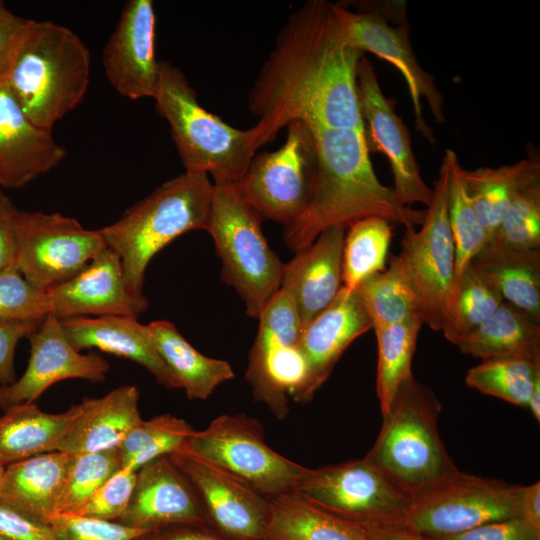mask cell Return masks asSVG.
Listing matches in <instances>:
<instances>
[{
  "label": "cell",
  "instance_id": "obj_1",
  "mask_svg": "<svg viewBox=\"0 0 540 540\" xmlns=\"http://www.w3.org/2000/svg\"><path fill=\"white\" fill-rule=\"evenodd\" d=\"M362 56L347 44L333 3L308 0L291 13L248 95L261 146L296 120L309 129L363 130L356 89Z\"/></svg>",
  "mask_w": 540,
  "mask_h": 540
},
{
  "label": "cell",
  "instance_id": "obj_2",
  "mask_svg": "<svg viewBox=\"0 0 540 540\" xmlns=\"http://www.w3.org/2000/svg\"><path fill=\"white\" fill-rule=\"evenodd\" d=\"M310 131L318 160L315 188L305 211L284 226L285 244L294 253L309 246L329 227L347 229L370 216L385 218L405 228L422 223L425 211L400 205L392 188L377 178L363 130Z\"/></svg>",
  "mask_w": 540,
  "mask_h": 540
},
{
  "label": "cell",
  "instance_id": "obj_3",
  "mask_svg": "<svg viewBox=\"0 0 540 540\" xmlns=\"http://www.w3.org/2000/svg\"><path fill=\"white\" fill-rule=\"evenodd\" d=\"M90 71V52L74 31L28 19L5 82L27 117L52 131L83 101Z\"/></svg>",
  "mask_w": 540,
  "mask_h": 540
},
{
  "label": "cell",
  "instance_id": "obj_4",
  "mask_svg": "<svg viewBox=\"0 0 540 540\" xmlns=\"http://www.w3.org/2000/svg\"><path fill=\"white\" fill-rule=\"evenodd\" d=\"M213 191L207 174L184 171L100 229L107 247L121 260L132 294L143 295L146 268L160 250L186 232L206 231Z\"/></svg>",
  "mask_w": 540,
  "mask_h": 540
},
{
  "label": "cell",
  "instance_id": "obj_5",
  "mask_svg": "<svg viewBox=\"0 0 540 540\" xmlns=\"http://www.w3.org/2000/svg\"><path fill=\"white\" fill-rule=\"evenodd\" d=\"M153 99L169 124L185 172L210 175L218 186L240 181L261 147L255 126L237 129L208 112L182 70L165 60Z\"/></svg>",
  "mask_w": 540,
  "mask_h": 540
},
{
  "label": "cell",
  "instance_id": "obj_6",
  "mask_svg": "<svg viewBox=\"0 0 540 540\" xmlns=\"http://www.w3.org/2000/svg\"><path fill=\"white\" fill-rule=\"evenodd\" d=\"M441 404L426 385L409 376L383 415L366 458L410 496L458 470L438 433Z\"/></svg>",
  "mask_w": 540,
  "mask_h": 540
},
{
  "label": "cell",
  "instance_id": "obj_7",
  "mask_svg": "<svg viewBox=\"0 0 540 540\" xmlns=\"http://www.w3.org/2000/svg\"><path fill=\"white\" fill-rule=\"evenodd\" d=\"M263 219L233 185H214L206 231L221 260V279L243 300L246 314L256 319L280 289L284 266L266 241Z\"/></svg>",
  "mask_w": 540,
  "mask_h": 540
},
{
  "label": "cell",
  "instance_id": "obj_8",
  "mask_svg": "<svg viewBox=\"0 0 540 540\" xmlns=\"http://www.w3.org/2000/svg\"><path fill=\"white\" fill-rule=\"evenodd\" d=\"M447 149L419 229L406 228L395 262L414 294L423 324L441 330L455 270V247L449 213L451 160Z\"/></svg>",
  "mask_w": 540,
  "mask_h": 540
},
{
  "label": "cell",
  "instance_id": "obj_9",
  "mask_svg": "<svg viewBox=\"0 0 540 540\" xmlns=\"http://www.w3.org/2000/svg\"><path fill=\"white\" fill-rule=\"evenodd\" d=\"M524 486L459 470L411 495L405 525L427 538L521 517Z\"/></svg>",
  "mask_w": 540,
  "mask_h": 540
},
{
  "label": "cell",
  "instance_id": "obj_10",
  "mask_svg": "<svg viewBox=\"0 0 540 540\" xmlns=\"http://www.w3.org/2000/svg\"><path fill=\"white\" fill-rule=\"evenodd\" d=\"M182 449L221 468L266 498L294 491L310 468L267 445L261 423L246 415H221L196 431Z\"/></svg>",
  "mask_w": 540,
  "mask_h": 540
},
{
  "label": "cell",
  "instance_id": "obj_11",
  "mask_svg": "<svg viewBox=\"0 0 540 540\" xmlns=\"http://www.w3.org/2000/svg\"><path fill=\"white\" fill-rule=\"evenodd\" d=\"M284 144L256 153L240 181L238 194L263 218L284 226L307 208L316 183L318 160L312 133L299 120L287 126Z\"/></svg>",
  "mask_w": 540,
  "mask_h": 540
},
{
  "label": "cell",
  "instance_id": "obj_12",
  "mask_svg": "<svg viewBox=\"0 0 540 540\" xmlns=\"http://www.w3.org/2000/svg\"><path fill=\"white\" fill-rule=\"evenodd\" d=\"M258 320L245 378L255 399L282 419L288 413V396L302 403L308 376L297 345L301 320L293 298L281 288L267 302Z\"/></svg>",
  "mask_w": 540,
  "mask_h": 540
},
{
  "label": "cell",
  "instance_id": "obj_13",
  "mask_svg": "<svg viewBox=\"0 0 540 540\" xmlns=\"http://www.w3.org/2000/svg\"><path fill=\"white\" fill-rule=\"evenodd\" d=\"M396 5L361 4L359 9L352 11L344 4L333 3L347 44L388 61L401 72L413 105L415 129L435 144L433 131L424 120L421 101L425 99L436 122L443 123V96L433 76L421 67L415 56L405 14L398 21L390 20Z\"/></svg>",
  "mask_w": 540,
  "mask_h": 540
},
{
  "label": "cell",
  "instance_id": "obj_14",
  "mask_svg": "<svg viewBox=\"0 0 540 540\" xmlns=\"http://www.w3.org/2000/svg\"><path fill=\"white\" fill-rule=\"evenodd\" d=\"M360 526L404 524L411 496L366 457L311 469L294 490Z\"/></svg>",
  "mask_w": 540,
  "mask_h": 540
},
{
  "label": "cell",
  "instance_id": "obj_15",
  "mask_svg": "<svg viewBox=\"0 0 540 540\" xmlns=\"http://www.w3.org/2000/svg\"><path fill=\"white\" fill-rule=\"evenodd\" d=\"M16 231L15 265L43 292L74 277L107 247L100 229H86L61 213L18 210Z\"/></svg>",
  "mask_w": 540,
  "mask_h": 540
},
{
  "label": "cell",
  "instance_id": "obj_16",
  "mask_svg": "<svg viewBox=\"0 0 540 540\" xmlns=\"http://www.w3.org/2000/svg\"><path fill=\"white\" fill-rule=\"evenodd\" d=\"M356 89L367 149L387 156L396 200L405 207L413 203L427 206L432 189L421 177L409 131L396 114L393 100L383 94L374 67L364 55L357 67Z\"/></svg>",
  "mask_w": 540,
  "mask_h": 540
},
{
  "label": "cell",
  "instance_id": "obj_17",
  "mask_svg": "<svg viewBox=\"0 0 540 540\" xmlns=\"http://www.w3.org/2000/svg\"><path fill=\"white\" fill-rule=\"evenodd\" d=\"M194 487L207 517L231 540L265 537L268 498L180 448L169 454Z\"/></svg>",
  "mask_w": 540,
  "mask_h": 540
},
{
  "label": "cell",
  "instance_id": "obj_18",
  "mask_svg": "<svg viewBox=\"0 0 540 540\" xmlns=\"http://www.w3.org/2000/svg\"><path fill=\"white\" fill-rule=\"evenodd\" d=\"M30 359L19 380L0 385V409L35 402L53 384L71 378L102 382L110 365L97 354H82L68 342L61 321L49 313L29 337Z\"/></svg>",
  "mask_w": 540,
  "mask_h": 540
},
{
  "label": "cell",
  "instance_id": "obj_19",
  "mask_svg": "<svg viewBox=\"0 0 540 540\" xmlns=\"http://www.w3.org/2000/svg\"><path fill=\"white\" fill-rule=\"evenodd\" d=\"M156 16L151 0H129L103 50L105 76L120 95L153 98L160 61L155 57Z\"/></svg>",
  "mask_w": 540,
  "mask_h": 540
},
{
  "label": "cell",
  "instance_id": "obj_20",
  "mask_svg": "<svg viewBox=\"0 0 540 540\" xmlns=\"http://www.w3.org/2000/svg\"><path fill=\"white\" fill-rule=\"evenodd\" d=\"M45 293L50 313L60 320L91 315L137 318L148 308L144 295L128 290L121 260L109 247L74 277Z\"/></svg>",
  "mask_w": 540,
  "mask_h": 540
},
{
  "label": "cell",
  "instance_id": "obj_21",
  "mask_svg": "<svg viewBox=\"0 0 540 540\" xmlns=\"http://www.w3.org/2000/svg\"><path fill=\"white\" fill-rule=\"evenodd\" d=\"M116 522L148 531L176 524H207L208 517L190 481L164 455L137 470L128 507Z\"/></svg>",
  "mask_w": 540,
  "mask_h": 540
},
{
  "label": "cell",
  "instance_id": "obj_22",
  "mask_svg": "<svg viewBox=\"0 0 540 540\" xmlns=\"http://www.w3.org/2000/svg\"><path fill=\"white\" fill-rule=\"evenodd\" d=\"M371 329L372 321L359 290L342 286L300 335L297 345L308 369L302 403L313 398L348 346Z\"/></svg>",
  "mask_w": 540,
  "mask_h": 540
},
{
  "label": "cell",
  "instance_id": "obj_23",
  "mask_svg": "<svg viewBox=\"0 0 540 540\" xmlns=\"http://www.w3.org/2000/svg\"><path fill=\"white\" fill-rule=\"evenodd\" d=\"M66 150L33 123L6 82L0 83V189H18L58 166Z\"/></svg>",
  "mask_w": 540,
  "mask_h": 540
},
{
  "label": "cell",
  "instance_id": "obj_24",
  "mask_svg": "<svg viewBox=\"0 0 540 540\" xmlns=\"http://www.w3.org/2000/svg\"><path fill=\"white\" fill-rule=\"evenodd\" d=\"M346 229L332 226L284 263L281 289L293 298L302 330L337 296L342 287V250Z\"/></svg>",
  "mask_w": 540,
  "mask_h": 540
},
{
  "label": "cell",
  "instance_id": "obj_25",
  "mask_svg": "<svg viewBox=\"0 0 540 540\" xmlns=\"http://www.w3.org/2000/svg\"><path fill=\"white\" fill-rule=\"evenodd\" d=\"M68 342L77 351L97 348L130 359L146 368L168 389L181 388L180 382L162 360L148 326L130 316L108 315L60 320Z\"/></svg>",
  "mask_w": 540,
  "mask_h": 540
},
{
  "label": "cell",
  "instance_id": "obj_26",
  "mask_svg": "<svg viewBox=\"0 0 540 540\" xmlns=\"http://www.w3.org/2000/svg\"><path fill=\"white\" fill-rule=\"evenodd\" d=\"M138 402L139 391L132 385L115 388L100 398L83 399L58 451L76 456L119 448L143 420Z\"/></svg>",
  "mask_w": 540,
  "mask_h": 540
},
{
  "label": "cell",
  "instance_id": "obj_27",
  "mask_svg": "<svg viewBox=\"0 0 540 540\" xmlns=\"http://www.w3.org/2000/svg\"><path fill=\"white\" fill-rule=\"evenodd\" d=\"M72 458L73 455L55 451L7 465L0 505L46 524L54 515Z\"/></svg>",
  "mask_w": 540,
  "mask_h": 540
},
{
  "label": "cell",
  "instance_id": "obj_28",
  "mask_svg": "<svg viewBox=\"0 0 540 540\" xmlns=\"http://www.w3.org/2000/svg\"><path fill=\"white\" fill-rule=\"evenodd\" d=\"M80 404L62 413H46L34 403L12 405L0 416V462L11 463L55 452L80 412Z\"/></svg>",
  "mask_w": 540,
  "mask_h": 540
},
{
  "label": "cell",
  "instance_id": "obj_29",
  "mask_svg": "<svg viewBox=\"0 0 540 540\" xmlns=\"http://www.w3.org/2000/svg\"><path fill=\"white\" fill-rule=\"evenodd\" d=\"M265 537L274 540H367L359 525L295 491L268 498Z\"/></svg>",
  "mask_w": 540,
  "mask_h": 540
},
{
  "label": "cell",
  "instance_id": "obj_30",
  "mask_svg": "<svg viewBox=\"0 0 540 540\" xmlns=\"http://www.w3.org/2000/svg\"><path fill=\"white\" fill-rule=\"evenodd\" d=\"M471 265L505 302L540 321V249L518 251L487 245Z\"/></svg>",
  "mask_w": 540,
  "mask_h": 540
},
{
  "label": "cell",
  "instance_id": "obj_31",
  "mask_svg": "<svg viewBox=\"0 0 540 540\" xmlns=\"http://www.w3.org/2000/svg\"><path fill=\"white\" fill-rule=\"evenodd\" d=\"M147 326L157 352L189 399L206 400L217 386L234 378L228 362L201 354L173 323L157 320Z\"/></svg>",
  "mask_w": 540,
  "mask_h": 540
},
{
  "label": "cell",
  "instance_id": "obj_32",
  "mask_svg": "<svg viewBox=\"0 0 540 540\" xmlns=\"http://www.w3.org/2000/svg\"><path fill=\"white\" fill-rule=\"evenodd\" d=\"M452 344L481 360L502 356H540V324L503 301L478 327Z\"/></svg>",
  "mask_w": 540,
  "mask_h": 540
},
{
  "label": "cell",
  "instance_id": "obj_33",
  "mask_svg": "<svg viewBox=\"0 0 540 540\" xmlns=\"http://www.w3.org/2000/svg\"><path fill=\"white\" fill-rule=\"evenodd\" d=\"M538 170L540 163L536 157L497 168H460L461 178L488 243L495 235L518 189Z\"/></svg>",
  "mask_w": 540,
  "mask_h": 540
},
{
  "label": "cell",
  "instance_id": "obj_34",
  "mask_svg": "<svg viewBox=\"0 0 540 540\" xmlns=\"http://www.w3.org/2000/svg\"><path fill=\"white\" fill-rule=\"evenodd\" d=\"M393 237V224L370 216L352 223L345 232L342 250V286L353 290L371 275L383 272Z\"/></svg>",
  "mask_w": 540,
  "mask_h": 540
},
{
  "label": "cell",
  "instance_id": "obj_35",
  "mask_svg": "<svg viewBox=\"0 0 540 540\" xmlns=\"http://www.w3.org/2000/svg\"><path fill=\"white\" fill-rule=\"evenodd\" d=\"M539 377L540 356H502L482 360L470 368L465 382L483 394L527 408Z\"/></svg>",
  "mask_w": 540,
  "mask_h": 540
},
{
  "label": "cell",
  "instance_id": "obj_36",
  "mask_svg": "<svg viewBox=\"0 0 540 540\" xmlns=\"http://www.w3.org/2000/svg\"><path fill=\"white\" fill-rule=\"evenodd\" d=\"M423 321L419 316L374 330L378 345L376 393L382 414L400 385L412 375L411 362Z\"/></svg>",
  "mask_w": 540,
  "mask_h": 540
},
{
  "label": "cell",
  "instance_id": "obj_37",
  "mask_svg": "<svg viewBox=\"0 0 540 540\" xmlns=\"http://www.w3.org/2000/svg\"><path fill=\"white\" fill-rule=\"evenodd\" d=\"M193 432L188 422L171 414L142 420L118 448L122 468L136 472L149 462L182 448Z\"/></svg>",
  "mask_w": 540,
  "mask_h": 540
},
{
  "label": "cell",
  "instance_id": "obj_38",
  "mask_svg": "<svg viewBox=\"0 0 540 540\" xmlns=\"http://www.w3.org/2000/svg\"><path fill=\"white\" fill-rule=\"evenodd\" d=\"M502 296L470 266L451 291L441 331L453 343L469 333L503 303Z\"/></svg>",
  "mask_w": 540,
  "mask_h": 540
},
{
  "label": "cell",
  "instance_id": "obj_39",
  "mask_svg": "<svg viewBox=\"0 0 540 540\" xmlns=\"http://www.w3.org/2000/svg\"><path fill=\"white\" fill-rule=\"evenodd\" d=\"M357 289L374 330L420 317L414 294L392 259L388 268L363 280Z\"/></svg>",
  "mask_w": 540,
  "mask_h": 540
},
{
  "label": "cell",
  "instance_id": "obj_40",
  "mask_svg": "<svg viewBox=\"0 0 540 540\" xmlns=\"http://www.w3.org/2000/svg\"><path fill=\"white\" fill-rule=\"evenodd\" d=\"M460 168L461 165L456 153H454L451 160L448 198L449 222L455 247L452 289L470 266L472 260L488 243L486 233L479 222L461 178Z\"/></svg>",
  "mask_w": 540,
  "mask_h": 540
},
{
  "label": "cell",
  "instance_id": "obj_41",
  "mask_svg": "<svg viewBox=\"0 0 540 540\" xmlns=\"http://www.w3.org/2000/svg\"><path fill=\"white\" fill-rule=\"evenodd\" d=\"M487 245L518 251L540 249V170L518 189Z\"/></svg>",
  "mask_w": 540,
  "mask_h": 540
},
{
  "label": "cell",
  "instance_id": "obj_42",
  "mask_svg": "<svg viewBox=\"0 0 540 540\" xmlns=\"http://www.w3.org/2000/svg\"><path fill=\"white\" fill-rule=\"evenodd\" d=\"M121 468L122 459L118 448L73 456L54 515L74 514Z\"/></svg>",
  "mask_w": 540,
  "mask_h": 540
},
{
  "label": "cell",
  "instance_id": "obj_43",
  "mask_svg": "<svg viewBox=\"0 0 540 540\" xmlns=\"http://www.w3.org/2000/svg\"><path fill=\"white\" fill-rule=\"evenodd\" d=\"M49 313L46 293L32 286L15 264L0 270V322L43 321Z\"/></svg>",
  "mask_w": 540,
  "mask_h": 540
},
{
  "label": "cell",
  "instance_id": "obj_44",
  "mask_svg": "<svg viewBox=\"0 0 540 540\" xmlns=\"http://www.w3.org/2000/svg\"><path fill=\"white\" fill-rule=\"evenodd\" d=\"M46 525L58 540H134L150 531L72 514L53 515Z\"/></svg>",
  "mask_w": 540,
  "mask_h": 540
},
{
  "label": "cell",
  "instance_id": "obj_45",
  "mask_svg": "<svg viewBox=\"0 0 540 540\" xmlns=\"http://www.w3.org/2000/svg\"><path fill=\"white\" fill-rule=\"evenodd\" d=\"M136 472L118 470L72 515L116 522L128 507Z\"/></svg>",
  "mask_w": 540,
  "mask_h": 540
},
{
  "label": "cell",
  "instance_id": "obj_46",
  "mask_svg": "<svg viewBox=\"0 0 540 540\" xmlns=\"http://www.w3.org/2000/svg\"><path fill=\"white\" fill-rule=\"evenodd\" d=\"M427 538V537H426ZM429 540H540V530L521 517L480 525L473 529Z\"/></svg>",
  "mask_w": 540,
  "mask_h": 540
},
{
  "label": "cell",
  "instance_id": "obj_47",
  "mask_svg": "<svg viewBox=\"0 0 540 540\" xmlns=\"http://www.w3.org/2000/svg\"><path fill=\"white\" fill-rule=\"evenodd\" d=\"M42 321L0 322V385L16 381L14 354L18 342L35 332Z\"/></svg>",
  "mask_w": 540,
  "mask_h": 540
},
{
  "label": "cell",
  "instance_id": "obj_48",
  "mask_svg": "<svg viewBox=\"0 0 540 540\" xmlns=\"http://www.w3.org/2000/svg\"><path fill=\"white\" fill-rule=\"evenodd\" d=\"M0 533L13 540H58L46 524L0 505Z\"/></svg>",
  "mask_w": 540,
  "mask_h": 540
},
{
  "label": "cell",
  "instance_id": "obj_49",
  "mask_svg": "<svg viewBox=\"0 0 540 540\" xmlns=\"http://www.w3.org/2000/svg\"><path fill=\"white\" fill-rule=\"evenodd\" d=\"M28 19L18 17L0 1V83L5 82Z\"/></svg>",
  "mask_w": 540,
  "mask_h": 540
},
{
  "label": "cell",
  "instance_id": "obj_50",
  "mask_svg": "<svg viewBox=\"0 0 540 540\" xmlns=\"http://www.w3.org/2000/svg\"><path fill=\"white\" fill-rule=\"evenodd\" d=\"M18 209L0 189V270L14 265L17 257Z\"/></svg>",
  "mask_w": 540,
  "mask_h": 540
},
{
  "label": "cell",
  "instance_id": "obj_51",
  "mask_svg": "<svg viewBox=\"0 0 540 540\" xmlns=\"http://www.w3.org/2000/svg\"><path fill=\"white\" fill-rule=\"evenodd\" d=\"M207 524H176L150 530L134 540H228Z\"/></svg>",
  "mask_w": 540,
  "mask_h": 540
},
{
  "label": "cell",
  "instance_id": "obj_52",
  "mask_svg": "<svg viewBox=\"0 0 540 540\" xmlns=\"http://www.w3.org/2000/svg\"><path fill=\"white\" fill-rule=\"evenodd\" d=\"M360 527L364 530L367 540H429L405 524Z\"/></svg>",
  "mask_w": 540,
  "mask_h": 540
},
{
  "label": "cell",
  "instance_id": "obj_53",
  "mask_svg": "<svg viewBox=\"0 0 540 540\" xmlns=\"http://www.w3.org/2000/svg\"><path fill=\"white\" fill-rule=\"evenodd\" d=\"M521 518L540 530V481L524 486Z\"/></svg>",
  "mask_w": 540,
  "mask_h": 540
},
{
  "label": "cell",
  "instance_id": "obj_54",
  "mask_svg": "<svg viewBox=\"0 0 540 540\" xmlns=\"http://www.w3.org/2000/svg\"><path fill=\"white\" fill-rule=\"evenodd\" d=\"M4 473H5V466L0 462V495L2 491Z\"/></svg>",
  "mask_w": 540,
  "mask_h": 540
},
{
  "label": "cell",
  "instance_id": "obj_55",
  "mask_svg": "<svg viewBox=\"0 0 540 540\" xmlns=\"http://www.w3.org/2000/svg\"><path fill=\"white\" fill-rule=\"evenodd\" d=\"M0 540H13V539H11V538H9V537H7V536H5V535H2V534L0 533Z\"/></svg>",
  "mask_w": 540,
  "mask_h": 540
},
{
  "label": "cell",
  "instance_id": "obj_56",
  "mask_svg": "<svg viewBox=\"0 0 540 540\" xmlns=\"http://www.w3.org/2000/svg\"><path fill=\"white\" fill-rule=\"evenodd\" d=\"M250 540H274V539H271V538H268V537H262V538L250 539Z\"/></svg>",
  "mask_w": 540,
  "mask_h": 540
}]
</instances>
